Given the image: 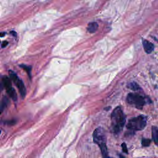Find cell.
<instances>
[{
    "instance_id": "6da1fadb",
    "label": "cell",
    "mask_w": 158,
    "mask_h": 158,
    "mask_svg": "<svg viewBox=\"0 0 158 158\" xmlns=\"http://www.w3.org/2000/svg\"><path fill=\"white\" fill-rule=\"evenodd\" d=\"M112 129L115 133H119L125 124V116L120 107H117L111 114Z\"/></svg>"
},
{
    "instance_id": "7c38bea8",
    "label": "cell",
    "mask_w": 158,
    "mask_h": 158,
    "mask_svg": "<svg viewBox=\"0 0 158 158\" xmlns=\"http://www.w3.org/2000/svg\"><path fill=\"white\" fill-rule=\"evenodd\" d=\"M20 67H22V69H24L25 71H26L29 74V76H30V72H31V67L30 66H27V65H24V64L20 65Z\"/></svg>"
},
{
    "instance_id": "9c48e42d",
    "label": "cell",
    "mask_w": 158,
    "mask_h": 158,
    "mask_svg": "<svg viewBox=\"0 0 158 158\" xmlns=\"http://www.w3.org/2000/svg\"><path fill=\"white\" fill-rule=\"evenodd\" d=\"M6 92L8 94V95L14 100V101H17V94L16 92L15 91V90L14 89V88L12 86L11 88L6 90Z\"/></svg>"
},
{
    "instance_id": "9a60e30c",
    "label": "cell",
    "mask_w": 158,
    "mask_h": 158,
    "mask_svg": "<svg viewBox=\"0 0 158 158\" xmlns=\"http://www.w3.org/2000/svg\"><path fill=\"white\" fill-rule=\"evenodd\" d=\"M8 44V42L7 41H3V43H2V48H5L7 45Z\"/></svg>"
},
{
    "instance_id": "2e32d148",
    "label": "cell",
    "mask_w": 158,
    "mask_h": 158,
    "mask_svg": "<svg viewBox=\"0 0 158 158\" xmlns=\"http://www.w3.org/2000/svg\"><path fill=\"white\" fill-rule=\"evenodd\" d=\"M5 35H6V33H5V32H0V38L5 37Z\"/></svg>"
},
{
    "instance_id": "8992f818",
    "label": "cell",
    "mask_w": 158,
    "mask_h": 158,
    "mask_svg": "<svg viewBox=\"0 0 158 158\" xmlns=\"http://www.w3.org/2000/svg\"><path fill=\"white\" fill-rule=\"evenodd\" d=\"M143 46L145 52L148 54L151 53L154 50V44L146 40H143Z\"/></svg>"
},
{
    "instance_id": "d6986e66",
    "label": "cell",
    "mask_w": 158,
    "mask_h": 158,
    "mask_svg": "<svg viewBox=\"0 0 158 158\" xmlns=\"http://www.w3.org/2000/svg\"><path fill=\"white\" fill-rule=\"evenodd\" d=\"M119 156H120V158H125L124 156H122V155H121V154H120Z\"/></svg>"
},
{
    "instance_id": "ba28073f",
    "label": "cell",
    "mask_w": 158,
    "mask_h": 158,
    "mask_svg": "<svg viewBox=\"0 0 158 158\" xmlns=\"http://www.w3.org/2000/svg\"><path fill=\"white\" fill-rule=\"evenodd\" d=\"M9 103V99L6 97H4L2 100L1 103H0V111H1V112L4 111V109L8 106Z\"/></svg>"
},
{
    "instance_id": "277c9868",
    "label": "cell",
    "mask_w": 158,
    "mask_h": 158,
    "mask_svg": "<svg viewBox=\"0 0 158 158\" xmlns=\"http://www.w3.org/2000/svg\"><path fill=\"white\" fill-rule=\"evenodd\" d=\"M127 101L130 104L138 109H142L146 103L145 97L137 93H129L127 97Z\"/></svg>"
},
{
    "instance_id": "3957f363",
    "label": "cell",
    "mask_w": 158,
    "mask_h": 158,
    "mask_svg": "<svg viewBox=\"0 0 158 158\" xmlns=\"http://www.w3.org/2000/svg\"><path fill=\"white\" fill-rule=\"evenodd\" d=\"M147 118L145 116H139L134 118L128 121L127 128L133 131L143 130L146 125Z\"/></svg>"
},
{
    "instance_id": "4fadbf2b",
    "label": "cell",
    "mask_w": 158,
    "mask_h": 158,
    "mask_svg": "<svg viewBox=\"0 0 158 158\" xmlns=\"http://www.w3.org/2000/svg\"><path fill=\"white\" fill-rule=\"evenodd\" d=\"M142 145L143 146H149V145H150V143H151V140H149V139H143V140H142Z\"/></svg>"
},
{
    "instance_id": "44dd1931",
    "label": "cell",
    "mask_w": 158,
    "mask_h": 158,
    "mask_svg": "<svg viewBox=\"0 0 158 158\" xmlns=\"http://www.w3.org/2000/svg\"><path fill=\"white\" fill-rule=\"evenodd\" d=\"M0 114H1V111H0Z\"/></svg>"
},
{
    "instance_id": "e0dca14e",
    "label": "cell",
    "mask_w": 158,
    "mask_h": 158,
    "mask_svg": "<svg viewBox=\"0 0 158 158\" xmlns=\"http://www.w3.org/2000/svg\"><path fill=\"white\" fill-rule=\"evenodd\" d=\"M11 34H12V35H14V37H16V35H17V34H16V32H14V31H12V32H11Z\"/></svg>"
},
{
    "instance_id": "52a82bcc",
    "label": "cell",
    "mask_w": 158,
    "mask_h": 158,
    "mask_svg": "<svg viewBox=\"0 0 158 158\" xmlns=\"http://www.w3.org/2000/svg\"><path fill=\"white\" fill-rule=\"evenodd\" d=\"M98 28V25L97 22H91L90 23L87 27V30L90 33H95Z\"/></svg>"
},
{
    "instance_id": "5b68a950",
    "label": "cell",
    "mask_w": 158,
    "mask_h": 158,
    "mask_svg": "<svg viewBox=\"0 0 158 158\" xmlns=\"http://www.w3.org/2000/svg\"><path fill=\"white\" fill-rule=\"evenodd\" d=\"M9 75H10L11 80L14 82V83L17 86L21 97L24 98L26 95V87H25V85H24L23 82H22L19 78V77L17 75V74L15 72H14L13 71H9Z\"/></svg>"
},
{
    "instance_id": "ac0fdd59",
    "label": "cell",
    "mask_w": 158,
    "mask_h": 158,
    "mask_svg": "<svg viewBox=\"0 0 158 158\" xmlns=\"http://www.w3.org/2000/svg\"><path fill=\"white\" fill-rule=\"evenodd\" d=\"M3 84H2V83H0V92H2V90H3Z\"/></svg>"
},
{
    "instance_id": "7402d4cb",
    "label": "cell",
    "mask_w": 158,
    "mask_h": 158,
    "mask_svg": "<svg viewBox=\"0 0 158 158\" xmlns=\"http://www.w3.org/2000/svg\"><path fill=\"white\" fill-rule=\"evenodd\" d=\"M107 158H109V157H107Z\"/></svg>"
},
{
    "instance_id": "7a4b0ae2",
    "label": "cell",
    "mask_w": 158,
    "mask_h": 158,
    "mask_svg": "<svg viewBox=\"0 0 158 158\" xmlns=\"http://www.w3.org/2000/svg\"><path fill=\"white\" fill-rule=\"evenodd\" d=\"M93 141L98 144L101 148V151L104 158H107V149L106 146V139L104 131L103 128H97L93 132Z\"/></svg>"
},
{
    "instance_id": "30bf717a",
    "label": "cell",
    "mask_w": 158,
    "mask_h": 158,
    "mask_svg": "<svg viewBox=\"0 0 158 158\" xmlns=\"http://www.w3.org/2000/svg\"><path fill=\"white\" fill-rule=\"evenodd\" d=\"M152 137L154 143L157 145L158 143V129L156 126L153 127L152 128Z\"/></svg>"
},
{
    "instance_id": "8fae6325",
    "label": "cell",
    "mask_w": 158,
    "mask_h": 158,
    "mask_svg": "<svg viewBox=\"0 0 158 158\" xmlns=\"http://www.w3.org/2000/svg\"><path fill=\"white\" fill-rule=\"evenodd\" d=\"M128 88H130L132 90H134V91H136V90H138L140 89L139 85L137 83H135V82L130 83L128 85Z\"/></svg>"
},
{
    "instance_id": "5bb4252c",
    "label": "cell",
    "mask_w": 158,
    "mask_h": 158,
    "mask_svg": "<svg viewBox=\"0 0 158 158\" xmlns=\"http://www.w3.org/2000/svg\"><path fill=\"white\" fill-rule=\"evenodd\" d=\"M122 151L124 153H128V149H127V145L125 143H123L122 144Z\"/></svg>"
},
{
    "instance_id": "ffe728a7",
    "label": "cell",
    "mask_w": 158,
    "mask_h": 158,
    "mask_svg": "<svg viewBox=\"0 0 158 158\" xmlns=\"http://www.w3.org/2000/svg\"><path fill=\"white\" fill-rule=\"evenodd\" d=\"M0 134H1V130H0Z\"/></svg>"
}]
</instances>
